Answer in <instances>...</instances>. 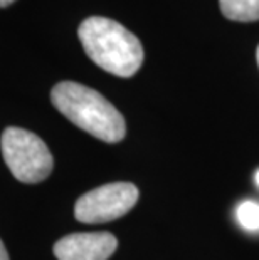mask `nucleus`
I'll list each match as a JSON object with an SVG mask.
<instances>
[{
  "label": "nucleus",
  "instance_id": "1",
  "mask_svg": "<svg viewBox=\"0 0 259 260\" xmlns=\"http://www.w3.org/2000/svg\"><path fill=\"white\" fill-rule=\"evenodd\" d=\"M51 101L71 123L106 143H118L126 135L121 113L98 91L79 82L63 81L52 87Z\"/></svg>",
  "mask_w": 259,
  "mask_h": 260
},
{
  "label": "nucleus",
  "instance_id": "2",
  "mask_svg": "<svg viewBox=\"0 0 259 260\" xmlns=\"http://www.w3.org/2000/svg\"><path fill=\"white\" fill-rule=\"evenodd\" d=\"M78 36L88 57L106 73L131 77L141 68V42L117 20L90 17L79 25Z\"/></svg>",
  "mask_w": 259,
  "mask_h": 260
},
{
  "label": "nucleus",
  "instance_id": "3",
  "mask_svg": "<svg viewBox=\"0 0 259 260\" xmlns=\"http://www.w3.org/2000/svg\"><path fill=\"white\" fill-rule=\"evenodd\" d=\"M0 145L10 173L22 183H39L51 175L54 168L52 154L46 143L34 133L22 128H7Z\"/></svg>",
  "mask_w": 259,
  "mask_h": 260
},
{
  "label": "nucleus",
  "instance_id": "4",
  "mask_svg": "<svg viewBox=\"0 0 259 260\" xmlns=\"http://www.w3.org/2000/svg\"><path fill=\"white\" fill-rule=\"evenodd\" d=\"M133 183H108L84 193L74 205V217L82 223H106L128 213L138 202Z\"/></svg>",
  "mask_w": 259,
  "mask_h": 260
},
{
  "label": "nucleus",
  "instance_id": "5",
  "mask_svg": "<svg viewBox=\"0 0 259 260\" xmlns=\"http://www.w3.org/2000/svg\"><path fill=\"white\" fill-rule=\"evenodd\" d=\"M117 247V237L109 232H81L54 243V255L57 260H108Z\"/></svg>",
  "mask_w": 259,
  "mask_h": 260
},
{
  "label": "nucleus",
  "instance_id": "6",
  "mask_svg": "<svg viewBox=\"0 0 259 260\" xmlns=\"http://www.w3.org/2000/svg\"><path fill=\"white\" fill-rule=\"evenodd\" d=\"M224 17L236 22L259 20V0H219Z\"/></svg>",
  "mask_w": 259,
  "mask_h": 260
},
{
  "label": "nucleus",
  "instance_id": "7",
  "mask_svg": "<svg viewBox=\"0 0 259 260\" xmlns=\"http://www.w3.org/2000/svg\"><path fill=\"white\" fill-rule=\"evenodd\" d=\"M236 218H238L239 225L242 229L249 232L259 230V203L256 202H242L238 208H236Z\"/></svg>",
  "mask_w": 259,
  "mask_h": 260
},
{
  "label": "nucleus",
  "instance_id": "8",
  "mask_svg": "<svg viewBox=\"0 0 259 260\" xmlns=\"http://www.w3.org/2000/svg\"><path fill=\"white\" fill-rule=\"evenodd\" d=\"M0 260H9V253H7V250H5L2 240H0Z\"/></svg>",
  "mask_w": 259,
  "mask_h": 260
},
{
  "label": "nucleus",
  "instance_id": "9",
  "mask_svg": "<svg viewBox=\"0 0 259 260\" xmlns=\"http://www.w3.org/2000/svg\"><path fill=\"white\" fill-rule=\"evenodd\" d=\"M15 0H0V7H7V5L14 4Z\"/></svg>",
  "mask_w": 259,
  "mask_h": 260
},
{
  "label": "nucleus",
  "instance_id": "10",
  "mask_svg": "<svg viewBox=\"0 0 259 260\" xmlns=\"http://www.w3.org/2000/svg\"><path fill=\"white\" fill-rule=\"evenodd\" d=\"M256 183H257V186H259V171L256 173Z\"/></svg>",
  "mask_w": 259,
  "mask_h": 260
},
{
  "label": "nucleus",
  "instance_id": "11",
  "mask_svg": "<svg viewBox=\"0 0 259 260\" xmlns=\"http://www.w3.org/2000/svg\"><path fill=\"white\" fill-rule=\"evenodd\" d=\"M256 56H257V66H259V46H257V51H256Z\"/></svg>",
  "mask_w": 259,
  "mask_h": 260
}]
</instances>
